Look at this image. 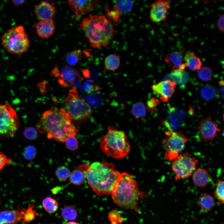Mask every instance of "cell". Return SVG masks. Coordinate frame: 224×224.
Here are the masks:
<instances>
[{"instance_id":"cell-33","label":"cell","mask_w":224,"mask_h":224,"mask_svg":"<svg viewBox=\"0 0 224 224\" xmlns=\"http://www.w3.org/2000/svg\"><path fill=\"white\" fill-rule=\"evenodd\" d=\"M198 77L201 80L208 81L211 80L213 75L212 70L207 66L201 68L198 73Z\"/></svg>"},{"instance_id":"cell-47","label":"cell","mask_w":224,"mask_h":224,"mask_svg":"<svg viewBox=\"0 0 224 224\" xmlns=\"http://www.w3.org/2000/svg\"><path fill=\"white\" fill-rule=\"evenodd\" d=\"M65 224H79L78 222L71 221L66 222Z\"/></svg>"},{"instance_id":"cell-30","label":"cell","mask_w":224,"mask_h":224,"mask_svg":"<svg viewBox=\"0 0 224 224\" xmlns=\"http://www.w3.org/2000/svg\"><path fill=\"white\" fill-rule=\"evenodd\" d=\"M69 177L70 182L76 185L82 184L86 179L83 173L78 169L74 170L70 173Z\"/></svg>"},{"instance_id":"cell-1","label":"cell","mask_w":224,"mask_h":224,"mask_svg":"<svg viewBox=\"0 0 224 224\" xmlns=\"http://www.w3.org/2000/svg\"><path fill=\"white\" fill-rule=\"evenodd\" d=\"M36 128L40 133H46L48 138L60 142L75 136L78 131L64 109L54 108L43 114Z\"/></svg>"},{"instance_id":"cell-41","label":"cell","mask_w":224,"mask_h":224,"mask_svg":"<svg viewBox=\"0 0 224 224\" xmlns=\"http://www.w3.org/2000/svg\"><path fill=\"white\" fill-rule=\"evenodd\" d=\"M67 147L69 150L74 151L76 150L78 145V142L74 136L68 138L65 141Z\"/></svg>"},{"instance_id":"cell-39","label":"cell","mask_w":224,"mask_h":224,"mask_svg":"<svg viewBox=\"0 0 224 224\" xmlns=\"http://www.w3.org/2000/svg\"><path fill=\"white\" fill-rule=\"evenodd\" d=\"M170 76L172 80V81L176 83L181 84L182 76L183 71H180L178 69H172Z\"/></svg>"},{"instance_id":"cell-16","label":"cell","mask_w":224,"mask_h":224,"mask_svg":"<svg viewBox=\"0 0 224 224\" xmlns=\"http://www.w3.org/2000/svg\"><path fill=\"white\" fill-rule=\"evenodd\" d=\"M25 208L0 211V224H15L23 219Z\"/></svg>"},{"instance_id":"cell-34","label":"cell","mask_w":224,"mask_h":224,"mask_svg":"<svg viewBox=\"0 0 224 224\" xmlns=\"http://www.w3.org/2000/svg\"><path fill=\"white\" fill-rule=\"evenodd\" d=\"M224 181L221 179L218 180L216 182V186L214 192L215 196L220 203L222 204L224 203Z\"/></svg>"},{"instance_id":"cell-24","label":"cell","mask_w":224,"mask_h":224,"mask_svg":"<svg viewBox=\"0 0 224 224\" xmlns=\"http://www.w3.org/2000/svg\"><path fill=\"white\" fill-rule=\"evenodd\" d=\"M120 63V56L115 54L107 56L105 59V68L108 70L115 71L119 67Z\"/></svg>"},{"instance_id":"cell-20","label":"cell","mask_w":224,"mask_h":224,"mask_svg":"<svg viewBox=\"0 0 224 224\" xmlns=\"http://www.w3.org/2000/svg\"><path fill=\"white\" fill-rule=\"evenodd\" d=\"M185 49L174 51L167 54L165 55V61L167 63H170L173 65L172 69H178L183 63V55Z\"/></svg>"},{"instance_id":"cell-18","label":"cell","mask_w":224,"mask_h":224,"mask_svg":"<svg viewBox=\"0 0 224 224\" xmlns=\"http://www.w3.org/2000/svg\"><path fill=\"white\" fill-rule=\"evenodd\" d=\"M36 28L39 37L47 39L54 33L55 26L53 20L41 21L37 24Z\"/></svg>"},{"instance_id":"cell-35","label":"cell","mask_w":224,"mask_h":224,"mask_svg":"<svg viewBox=\"0 0 224 224\" xmlns=\"http://www.w3.org/2000/svg\"><path fill=\"white\" fill-rule=\"evenodd\" d=\"M55 174L59 180L64 181L69 177L70 172L68 167L65 166H62L57 168Z\"/></svg>"},{"instance_id":"cell-25","label":"cell","mask_w":224,"mask_h":224,"mask_svg":"<svg viewBox=\"0 0 224 224\" xmlns=\"http://www.w3.org/2000/svg\"><path fill=\"white\" fill-rule=\"evenodd\" d=\"M87 52H82L80 50H76L68 53L65 56L66 63L69 65L73 66L79 62Z\"/></svg>"},{"instance_id":"cell-14","label":"cell","mask_w":224,"mask_h":224,"mask_svg":"<svg viewBox=\"0 0 224 224\" xmlns=\"http://www.w3.org/2000/svg\"><path fill=\"white\" fill-rule=\"evenodd\" d=\"M99 1L93 0H68L67 2L75 14L77 18L79 15H83L95 10Z\"/></svg>"},{"instance_id":"cell-4","label":"cell","mask_w":224,"mask_h":224,"mask_svg":"<svg viewBox=\"0 0 224 224\" xmlns=\"http://www.w3.org/2000/svg\"><path fill=\"white\" fill-rule=\"evenodd\" d=\"M80 27L93 48L107 46L113 37V23L104 16L94 15L86 18Z\"/></svg>"},{"instance_id":"cell-31","label":"cell","mask_w":224,"mask_h":224,"mask_svg":"<svg viewBox=\"0 0 224 224\" xmlns=\"http://www.w3.org/2000/svg\"><path fill=\"white\" fill-rule=\"evenodd\" d=\"M217 93L215 88L210 85H207L203 86L200 91L202 97L206 100H210L214 98L216 96Z\"/></svg>"},{"instance_id":"cell-17","label":"cell","mask_w":224,"mask_h":224,"mask_svg":"<svg viewBox=\"0 0 224 224\" xmlns=\"http://www.w3.org/2000/svg\"><path fill=\"white\" fill-rule=\"evenodd\" d=\"M168 112L167 119L164 123L170 131H172V129L176 128L180 125L185 114L182 110H178L174 107L170 108Z\"/></svg>"},{"instance_id":"cell-3","label":"cell","mask_w":224,"mask_h":224,"mask_svg":"<svg viewBox=\"0 0 224 224\" xmlns=\"http://www.w3.org/2000/svg\"><path fill=\"white\" fill-rule=\"evenodd\" d=\"M110 195L113 201L119 206L139 212L137 206L138 199L144 197L136 180L129 174L120 173L116 180Z\"/></svg>"},{"instance_id":"cell-13","label":"cell","mask_w":224,"mask_h":224,"mask_svg":"<svg viewBox=\"0 0 224 224\" xmlns=\"http://www.w3.org/2000/svg\"><path fill=\"white\" fill-rule=\"evenodd\" d=\"M176 83L172 81L167 80L161 81L152 86V90L160 95V100L163 102L167 101L175 91Z\"/></svg>"},{"instance_id":"cell-7","label":"cell","mask_w":224,"mask_h":224,"mask_svg":"<svg viewBox=\"0 0 224 224\" xmlns=\"http://www.w3.org/2000/svg\"><path fill=\"white\" fill-rule=\"evenodd\" d=\"M64 110L71 119L76 121L86 119L91 114L92 110L85 101L78 96L77 91H70L65 100Z\"/></svg>"},{"instance_id":"cell-9","label":"cell","mask_w":224,"mask_h":224,"mask_svg":"<svg viewBox=\"0 0 224 224\" xmlns=\"http://www.w3.org/2000/svg\"><path fill=\"white\" fill-rule=\"evenodd\" d=\"M198 162L195 157L188 152L178 156L171 166L175 180H184L191 176L195 170Z\"/></svg>"},{"instance_id":"cell-6","label":"cell","mask_w":224,"mask_h":224,"mask_svg":"<svg viewBox=\"0 0 224 224\" xmlns=\"http://www.w3.org/2000/svg\"><path fill=\"white\" fill-rule=\"evenodd\" d=\"M1 41L4 48L14 54L26 52L30 46L28 35L21 26H15L7 30L2 37Z\"/></svg>"},{"instance_id":"cell-44","label":"cell","mask_w":224,"mask_h":224,"mask_svg":"<svg viewBox=\"0 0 224 224\" xmlns=\"http://www.w3.org/2000/svg\"><path fill=\"white\" fill-rule=\"evenodd\" d=\"M224 15H221L218 18L217 22V26L219 30L221 32H224Z\"/></svg>"},{"instance_id":"cell-36","label":"cell","mask_w":224,"mask_h":224,"mask_svg":"<svg viewBox=\"0 0 224 224\" xmlns=\"http://www.w3.org/2000/svg\"><path fill=\"white\" fill-rule=\"evenodd\" d=\"M105 10L106 12L107 16L113 21L115 23H117L119 22L121 13L114 6L113 10H109L107 5H106L105 6Z\"/></svg>"},{"instance_id":"cell-27","label":"cell","mask_w":224,"mask_h":224,"mask_svg":"<svg viewBox=\"0 0 224 224\" xmlns=\"http://www.w3.org/2000/svg\"><path fill=\"white\" fill-rule=\"evenodd\" d=\"M61 216L64 220L72 221L75 219L78 215L77 209L74 206L68 205L64 207L61 212Z\"/></svg>"},{"instance_id":"cell-22","label":"cell","mask_w":224,"mask_h":224,"mask_svg":"<svg viewBox=\"0 0 224 224\" xmlns=\"http://www.w3.org/2000/svg\"><path fill=\"white\" fill-rule=\"evenodd\" d=\"M215 200L211 194L204 193L201 194L198 199V204L201 208L205 211L212 209L215 205Z\"/></svg>"},{"instance_id":"cell-10","label":"cell","mask_w":224,"mask_h":224,"mask_svg":"<svg viewBox=\"0 0 224 224\" xmlns=\"http://www.w3.org/2000/svg\"><path fill=\"white\" fill-rule=\"evenodd\" d=\"M187 141V137L182 132H167L162 141L163 144L168 148L165 153L173 157H177L179 153L184 148Z\"/></svg>"},{"instance_id":"cell-43","label":"cell","mask_w":224,"mask_h":224,"mask_svg":"<svg viewBox=\"0 0 224 224\" xmlns=\"http://www.w3.org/2000/svg\"><path fill=\"white\" fill-rule=\"evenodd\" d=\"M109 219L111 222L114 223L120 222L121 219H120V216L117 211L114 210L110 212L109 215Z\"/></svg>"},{"instance_id":"cell-11","label":"cell","mask_w":224,"mask_h":224,"mask_svg":"<svg viewBox=\"0 0 224 224\" xmlns=\"http://www.w3.org/2000/svg\"><path fill=\"white\" fill-rule=\"evenodd\" d=\"M171 1L158 0L151 5L150 17L151 21L155 23L165 21L168 15Z\"/></svg>"},{"instance_id":"cell-28","label":"cell","mask_w":224,"mask_h":224,"mask_svg":"<svg viewBox=\"0 0 224 224\" xmlns=\"http://www.w3.org/2000/svg\"><path fill=\"white\" fill-rule=\"evenodd\" d=\"M34 203L31 204H29L28 208L25 209L22 219V222L25 223H29L39 216L40 214L34 209Z\"/></svg>"},{"instance_id":"cell-48","label":"cell","mask_w":224,"mask_h":224,"mask_svg":"<svg viewBox=\"0 0 224 224\" xmlns=\"http://www.w3.org/2000/svg\"><path fill=\"white\" fill-rule=\"evenodd\" d=\"M1 199H0V204H1Z\"/></svg>"},{"instance_id":"cell-2","label":"cell","mask_w":224,"mask_h":224,"mask_svg":"<svg viewBox=\"0 0 224 224\" xmlns=\"http://www.w3.org/2000/svg\"><path fill=\"white\" fill-rule=\"evenodd\" d=\"M78 169L84 174L93 192L99 196L110 194L120 173L112 163L105 160L95 162L91 165L82 164Z\"/></svg>"},{"instance_id":"cell-21","label":"cell","mask_w":224,"mask_h":224,"mask_svg":"<svg viewBox=\"0 0 224 224\" xmlns=\"http://www.w3.org/2000/svg\"><path fill=\"white\" fill-rule=\"evenodd\" d=\"M183 60L191 70H199L201 68L202 63L201 59L193 52L186 53L184 56Z\"/></svg>"},{"instance_id":"cell-40","label":"cell","mask_w":224,"mask_h":224,"mask_svg":"<svg viewBox=\"0 0 224 224\" xmlns=\"http://www.w3.org/2000/svg\"><path fill=\"white\" fill-rule=\"evenodd\" d=\"M159 103L160 101L158 99L154 97H152L147 101L146 109L150 112H153Z\"/></svg>"},{"instance_id":"cell-8","label":"cell","mask_w":224,"mask_h":224,"mask_svg":"<svg viewBox=\"0 0 224 224\" xmlns=\"http://www.w3.org/2000/svg\"><path fill=\"white\" fill-rule=\"evenodd\" d=\"M19 125L15 110L8 103L0 104V137H13L18 129Z\"/></svg>"},{"instance_id":"cell-45","label":"cell","mask_w":224,"mask_h":224,"mask_svg":"<svg viewBox=\"0 0 224 224\" xmlns=\"http://www.w3.org/2000/svg\"><path fill=\"white\" fill-rule=\"evenodd\" d=\"M220 87V90L221 92L222 97L223 98L224 97V81L223 80H221L219 82Z\"/></svg>"},{"instance_id":"cell-12","label":"cell","mask_w":224,"mask_h":224,"mask_svg":"<svg viewBox=\"0 0 224 224\" xmlns=\"http://www.w3.org/2000/svg\"><path fill=\"white\" fill-rule=\"evenodd\" d=\"M200 136L205 142L213 140L220 130L218 125L210 117L206 118L201 120L198 126Z\"/></svg>"},{"instance_id":"cell-23","label":"cell","mask_w":224,"mask_h":224,"mask_svg":"<svg viewBox=\"0 0 224 224\" xmlns=\"http://www.w3.org/2000/svg\"><path fill=\"white\" fill-rule=\"evenodd\" d=\"M76 75V72L73 68L69 67H65L61 71L59 82L62 86H67V83L72 82Z\"/></svg>"},{"instance_id":"cell-32","label":"cell","mask_w":224,"mask_h":224,"mask_svg":"<svg viewBox=\"0 0 224 224\" xmlns=\"http://www.w3.org/2000/svg\"><path fill=\"white\" fill-rule=\"evenodd\" d=\"M121 13H127L132 9L133 3L130 0H120L113 5Z\"/></svg>"},{"instance_id":"cell-19","label":"cell","mask_w":224,"mask_h":224,"mask_svg":"<svg viewBox=\"0 0 224 224\" xmlns=\"http://www.w3.org/2000/svg\"><path fill=\"white\" fill-rule=\"evenodd\" d=\"M192 174L193 183L197 187H203L205 186L209 182V174L204 169L198 168L194 171Z\"/></svg>"},{"instance_id":"cell-46","label":"cell","mask_w":224,"mask_h":224,"mask_svg":"<svg viewBox=\"0 0 224 224\" xmlns=\"http://www.w3.org/2000/svg\"><path fill=\"white\" fill-rule=\"evenodd\" d=\"M13 2L16 6H19L25 2V0H13Z\"/></svg>"},{"instance_id":"cell-15","label":"cell","mask_w":224,"mask_h":224,"mask_svg":"<svg viewBox=\"0 0 224 224\" xmlns=\"http://www.w3.org/2000/svg\"><path fill=\"white\" fill-rule=\"evenodd\" d=\"M35 11L37 19L40 21L52 20L56 12L54 4L45 1L35 5Z\"/></svg>"},{"instance_id":"cell-26","label":"cell","mask_w":224,"mask_h":224,"mask_svg":"<svg viewBox=\"0 0 224 224\" xmlns=\"http://www.w3.org/2000/svg\"><path fill=\"white\" fill-rule=\"evenodd\" d=\"M42 206L45 210L48 213L52 214L58 210L59 205L57 201L51 197H46L42 201Z\"/></svg>"},{"instance_id":"cell-42","label":"cell","mask_w":224,"mask_h":224,"mask_svg":"<svg viewBox=\"0 0 224 224\" xmlns=\"http://www.w3.org/2000/svg\"><path fill=\"white\" fill-rule=\"evenodd\" d=\"M12 160L8 158L7 156L1 152H0V172L7 165L12 164Z\"/></svg>"},{"instance_id":"cell-29","label":"cell","mask_w":224,"mask_h":224,"mask_svg":"<svg viewBox=\"0 0 224 224\" xmlns=\"http://www.w3.org/2000/svg\"><path fill=\"white\" fill-rule=\"evenodd\" d=\"M131 110L132 115L137 119L144 117L146 114V106L141 102H137L133 104Z\"/></svg>"},{"instance_id":"cell-37","label":"cell","mask_w":224,"mask_h":224,"mask_svg":"<svg viewBox=\"0 0 224 224\" xmlns=\"http://www.w3.org/2000/svg\"><path fill=\"white\" fill-rule=\"evenodd\" d=\"M38 131L36 129L32 127L26 128L23 132L24 135L27 139L33 140L36 139L38 137Z\"/></svg>"},{"instance_id":"cell-38","label":"cell","mask_w":224,"mask_h":224,"mask_svg":"<svg viewBox=\"0 0 224 224\" xmlns=\"http://www.w3.org/2000/svg\"><path fill=\"white\" fill-rule=\"evenodd\" d=\"M36 154V149L32 146H29L25 147L23 153L25 158L28 160L33 159Z\"/></svg>"},{"instance_id":"cell-5","label":"cell","mask_w":224,"mask_h":224,"mask_svg":"<svg viewBox=\"0 0 224 224\" xmlns=\"http://www.w3.org/2000/svg\"><path fill=\"white\" fill-rule=\"evenodd\" d=\"M100 147L106 155L115 159H122L129 153L131 147L125 133L110 126L107 133L101 137Z\"/></svg>"}]
</instances>
